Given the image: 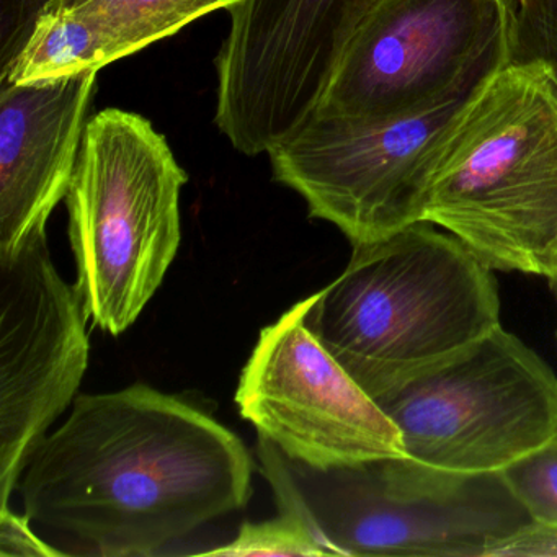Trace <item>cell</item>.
Segmentation results:
<instances>
[{
    "instance_id": "1",
    "label": "cell",
    "mask_w": 557,
    "mask_h": 557,
    "mask_svg": "<svg viewBox=\"0 0 557 557\" xmlns=\"http://www.w3.org/2000/svg\"><path fill=\"white\" fill-rule=\"evenodd\" d=\"M243 440L203 410L146 384L76 397L18 488L32 523L83 553L148 557L252 495Z\"/></svg>"
},
{
    "instance_id": "2",
    "label": "cell",
    "mask_w": 557,
    "mask_h": 557,
    "mask_svg": "<svg viewBox=\"0 0 557 557\" xmlns=\"http://www.w3.org/2000/svg\"><path fill=\"white\" fill-rule=\"evenodd\" d=\"M433 226L354 246L344 273L311 296L309 329L371 397L500 325L494 270Z\"/></svg>"
},
{
    "instance_id": "3",
    "label": "cell",
    "mask_w": 557,
    "mask_h": 557,
    "mask_svg": "<svg viewBox=\"0 0 557 557\" xmlns=\"http://www.w3.org/2000/svg\"><path fill=\"white\" fill-rule=\"evenodd\" d=\"M423 221L492 270L550 278L557 267V73L511 60L446 146Z\"/></svg>"
},
{
    "instance_id": "4",
    "label": "cell",
    "mask_w": 557,
    "mask_h": 557,
    "mask_svg": "<svg viewBox=\"0 0 557 557\" xmlns=\"http://www.w3.org/2000/svg\"><path fill=\"white\" fill-rule=\"evenodd\" d=\"M257 456L278 511L329 556L484 557L531 521L500 472L443 474L406 458L319 469L260 435Z\"/></svg>"
},
{
    "instance_id": "5",
    "label": "cell",
    "mask_w": 557,
    "mask_h": 557,
    "mask_svg": "<svg viewBox=\"0 0 557 557\" xmlns=\"http://www.w3.org/2000/svg\"><path fill=\"white\" fill-rule=\"evenodd\" d=\"M168 139L145 116L107 109L87 122L67 194L76 289L110 335L135 324L182 243L187 184Z\"/></svg>"
},
{
    "instance_id": "6",
    "label": "cell",
    "mask_w": 557,
    "mask_h": 557,
    "mask_svg": "<svg viewBox=\"0 0 557 557\" xmlns=\"http://www.w3.org/2000/svg\"><path fill=\"white\" fill-rule=\"evenodd\" d=\"M373 399L406 459L443 474H495L557 436V376L502 325Z\"/></svg>"
},
{
    "instance_id": "7",
    "label": "cell",
    "mask_w": 557,
    "mask_h": 557,
    "mask_svg": "<svg viewBox=\"0 0 557 557\" xmlns=\"http://www.w3.org/2000/svg\"><path fill=\"white\" fill-rule=\"evenodd\" d=\"M491 77L396 119L312 115L267 152L273 178L351 246L420 223L446 146Z\"/></svg>"
},
{
    "instance_id": "8",
    "label": "cell",
    "mask_w": 557,
    "mask_h": 557,
    "mask_svg": "<svg viewBox=\"0 0 557 557\" xmlns=\"http://www.w3.org/2000/svg\"><path fill=\"white\" fill-rule=\"evenodd\" d=\"M513 0H381L338 48L314 115L430 109L513 57Z\"/></svg>"
},
{
    "instance_id": "9",
    "label": "cell",
    "mask_w": 557,
    "mask_h": 557,
    "mask_svg": "<svg viewBox=\"0 0 557 557\" xmlns=\"http://www.w3.org/2000/svg\"><path fill=\"white\" fill-rule=\"evenodd\" d=\"M381 0H240L214 60V123L236 151L267 154L308 122L350 28Z\"/></svg>"
},
{
    "instance_id": "10",
    "label": "cell",
    "mask_w": 557,
    "mask_h": 557,
    "mask_svg": "<svg viewBox=\"0 0 557 557\" xmlns=\"http://www.w3.org/2000/svg\"><path fill=\"white\" fill-rule=\"evenodd\" d=\"M311 301L260 332L236 391L240 417L314 468L406 458L393 420L309 329Z\"/></svg>"
},
{
    "instance_id": "11",
    "label": "cell",
    "mask_w": 557,
    "mask_h": 557,
    "mask_svg": "<svg viewBox=\"0 0 557 557\" xmlns=\"http://www.w3.org/2000/svg\"><path fill=\"white\" fill-rule=\"evenodd\" d=\"M86 309L58 272L47 233L0 257V505L74 404L89 364Z\"/></svg>"
},
{
    "instance_id": "12",
    "label": "cell",
    "mask_w": 557,
    "mask_h": 557,
    "mask_svg": "<svg viewBox=\"0 0 557 557\" xmlns=\"http://www.w3.org/2000/svg\"><path fill=\"white\" fill-rule=\"evenodd\" d=\"M97 71L0 89V257L45 233L70 194Z\"/></svg>"
},
{
    "instance_id": "13",
    "label": "cell",
    "mask_w": 557,
    "mask_h": 557,
    "mask_svg": "<svg viewBox=\"0 0 557 557\" xmlns=\"http://www.w3.org/2000/svg\"><path fill=\"white\" fill-rule=\"evenodd\" d=\"M240 0H73L58 5L86 32L97 70L165 40ZM45 11V9H44Z\"/></svg>"
},
{
    "instance_id": "14",
    "label": "cell",
    "mask_w": 557,
    "mask_h": 557,
    "mask_svg": "<svg viewBox=\"0 0 557 557\" xmlns=\"http://www.w3.org/2000/svg\"><path fill=\"white\" fill-rule=\"evenodd\" d=\"M528 517L557 524V436L500 472Z\"/></svg>"
},
{
    "instance_id": "15",
    "label": "cell",
    "mask_w": 557,
    "mask_h": 557,
    "mask_svg": "<svg viewBox=\"0 0 557 557\" xmlns=\"http://www.w3.org/2000/svg\"><path fill=\"white\" fill-rule=\"evenodd\" d=\"M208 556H329L314 534L296 518L278 511V517L260 523H244L236 540Z\"/></svg>"
},
{
    "instance_id": "16",
    "label": "cell",
    "mask_w": 557,
    "mask_h": 557,
    "mask_svg": "<svg viewBox=\"0 0 557 557\" xmlns=\"http://www.w3.org/2000/svg\"><path fill=\"white\" fill-rule=\"evenodd\" d=\"M511 60L543 61L557 73V0L517 4Z\"/></svg>"
},
{
    "instance_id": "17",
    "label": "cell",
    "mask_w": 557,
    "mask_h": 557,
    "mask_svg": "<svg viewBox=\"0 0 557 557\" xmlns=\"http://www.w3.org/2000/svg\"><path fill=\"white\" fill-rule=\"evenodd\" d=\"M484 557H557V524L528 521L488 544Z\"/></svg>"
},
{
    "instance_id": "18",
    "label": "cell",
    "mask_w": 557,
    "mask_h": 557,
    "mask_svg": "<svg viewBox=\"0 0 557 557\" xmlns=\"http://www.w3.org/2000/svg\"><path fill=\"white\" fill-rule=\"evenodd\" d=\"M67 556L63 549L41 540L27 515H17L11 507H0V557Z\"/></svg>"
},
{
    "instance_id": "19",
    "label": "cell",
    "mask_w": 557,
    "mask_h": 557,
    "mask_svg": "<svg viewBox=\"0 0 557 557\" xmlns=\"http://www.w3.org/2000/svg\"><path fill=\"white\" fill-rule=\"evenodd\" d=\"M32 4L37 8L35 14L37 12L44 11V9L58 8V5L67 4V2H73V0H30Z\"/></svg>"
},
{
    "instance_id": "20",
    "label": "cell",
    "mask_w": 557,
    "mask_h": 557,
    "mask_svg": "<svg viewBox=\"0 0 557 557\" xmlns=\"http://www.w3.org/2000/svg\"><path fill=\"white\" fill-rule=\"evenodd\" d=\"M549 282L550 288H553L554 296H556L557 299V267L556 270H554L553 275H550Z\"/></svg>"
},
{
    "instance_id": "21",
    "label": "cell",
    "mask_w": 557,
    "mask_h": 557,
    "mask_svg": "<svg viewBox=\"0 0 557 557\" xmlns=\"http://www.w3.org/2000/svg\"><path fill=\"white\" fill-rule=\"evenodd\" d=\"M513 2H517V4H523L524 0H513Z\"/></svg>"
}]
</instances>
